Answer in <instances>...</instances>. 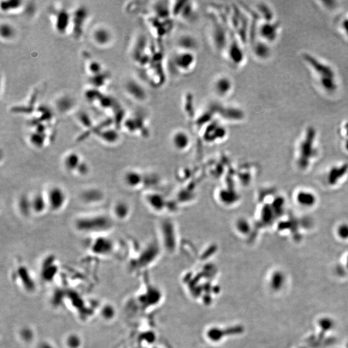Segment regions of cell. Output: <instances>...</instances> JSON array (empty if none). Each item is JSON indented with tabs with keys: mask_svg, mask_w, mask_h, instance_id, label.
<instances>
[{
	"mask_svg": "<svg viewBox=\"0 0 348 348\" xmlns=\"http://www.w3.org/2000/svg\"><path fill=\"white\" fill-rule=\"evenodd\" d=\"M115 224L111 214L98 213L78 216L74 221L73 226L78 233L95 237L109 234L113 231Z\"/></svg>",
	"mask_w": 348,
	"mask_h": 348,
	"instance_id": "cell-1",
	"label": "cell"
},
{
	"mask_svg": "<svg viewBox=\"0 0 348 348\" xmlns=\"http://www.w3.org/2000/svg\"><path fill=\"white\" fill-rule=\"evenodd\" d=\"M62 166L66 173L76 177H85L91 171L88 162L84 159L83 156L76 151L69 152L63 156Z\"/></svg>",
	"mask_w": 348,
	"mask_h": 348,
	"instance_id": "cell-2",
	"label": "cell"
},
{
	"mask_svg": "<svg viewBox=\"0 0 348 348\" xmlns=\"http://www.w3.org/2000/svg\"><path fill=\"white\" fill-rule=\"evenodd\" d=\"M45 191L49 212L57 213H61L67 207L69 196L65 188L61 185H53Z\"/></svg>",
	"mask_w": 348,
	"mask_h": 348,
	"instance_id": "cell-3",
	"label": "cell"
},
{
	"mask_svg": "<svg viewBox=\"0 0 348 348\" xmlns=\"http://www.w3.org/2000/svg\"><path fill=\"white\" fill-rule=\"evenodd\" d=\"M89 251L98 257H109L116 250V243L109 234L95 236L91 238L89 245Z\"/></svg>",
	"mask_w": 348,
	"mask_h": 348,
	"instance_id": "cell-4",
	"label": "cell"
},
{
	"mask_svg": "<svg viewBox=\"0 0 348 348\" xmlns=\"http://www.w3.org/2000/svg\"><path fill=\"white\" fill-rule=\"evenodd\" d=\"M13 278L16 283L27 293H34L37 289V285L33 274L29 268L23 264L17 266L13 271Z\"/></svg>",
	"mask_w": 348,
	"mask_h": 348,
	"instance_id": "cell-5",
	"label": "cell"
},
{
	"mask_svg": "<svg viewBox=\"0 0 348 348\" xmlns=\"http://www.w3.org/2000/svg\"><path fill=\"white\" fill-rule=\"evenodd\" d=\"M59 270V265L57 258L53 254L47 255L40 265V277L43 281H52L57 275Z\"/></svg>",
	"mask_w": 348,
	"mask_h": 348,
	"instance_id": "cell-6",
	"label": "cell"
},
{
	"mask_svg": "<svg viewBox=\"0 0 348 348\" xmlns=\"http://www.w3.org/2000/svg\"><path fill=\"white\" fill-rule=\"evenodd\" d=\"M54 25L58 33L64 35L68 33L72 28V14L67 10L62 9L56 10L53 15Z\"/></svg>",
	"mask_w": 348,
	"mask_h": 348,
	"instance_id": "cell-7",
	"label": "cell"
},
{
	"mask_svg": "<svg viewBox=\"0 0 348 348\" xmlns=\"http://www.w3.org/2000/svg\"><path fill=\"white\" fill-rule=\"evenodd\" d=\"M105 199L104 192L97 187L87 188L79 194L80 201L89 207L99 205L103 203Z\"/></svg>",
	"mask_w": 348,
	"mask_h": 348,
	"instance_id": "cell-8",
	"label": "cell"
},
{
	"mask_svg": "<svg viewBox=\"0 0 348 348\" xmlns=\"http://www.w3.org/2000/svg\"><path fill=\"white\" fill-rule=\"evenodd\" d=\"M31 207L33 216L41 217L49 212L45 191H37L31 194Z\"/></svg>",
	"mask_w": 348,
	"mask_h": 348,
	"instance_id": "cell-9",
	"label": "cell"
},
{
	"mask_svg": "<svg viewBox=\"0 0 348 348\" xmlns=\"http://www.w3.org/2000/svg\"><path fill=\"white\" fill-rule=\"evenodd\" d=\"M131 207L127 201L119 200L113 204L111 209V215L115 221H127L131 215Z\"/></svg>",
	"mask_w": 348,
	"mask_h": 348,
	"instance_id": "cell-10",
	"label": "cell"
},
{
	"mask_svg": "<svg viewBox=\"0 0 348 348\" xmlns=\"http://www.w3.org/2000/svg\"><path fill=\"white\" fill-rule=\"evenodd\" d=\"M88 12L85 8H79L72 13V28L76 37H79L83 32L84 27L88 19Z\"/></svg>",
	"mask_w": 348,
	"mask_h": 348,
	"instance_id": "cell-11",
	"label": "cell"
},
{
	"mask_svg": "<svg viewBox=\"0 0 348 348\" xmlns=\"http://www.w3.org/2000/svg\"><path fill=\"white\" fill-rule=\"evenodd\" d=\"M96 137L102 143L108 145H115L119 143L120 135L117 129L104 128L95 130Z\"/></svg>",
	"mask_w": 348,
	"mask_h": 348,
	"instance_id": "cell-12",
	"label": "cell"
},
{
	"mask_svg": "<svg viewBox=\"0 0 348 348\" xmlns=\"http://www.w3.org/2000/svg\"><path fill=\"white\" fill-rule=\"evenodd\" d=\"M29 143L36 149H43L49 143V135L47 130L35 129L28 137Z\"/></svg>",
	"mask_w": 348,
	"mask_h": 348,
	"instance_id": "cell-13",
	"label": "cell"
},
{
	"mask_svg": "<svg viewBox=\"0 0 348 348\" xmlns=\"http://www.w3.org/2000/svg\"><path fill=\"white\" fill-rule=\"evenodd\" d=\"M124 185L128 189L136 190L141 187L143 183V174L135 169H130L123 174Z\"/></svg>",
	"mask_w": 348,
	"mask_h": 348,
	"instance_id": "cell-14",
	"label": "cell"
},
{
	"mask_svg": "<svg viewBox=\"0 0 348 348\" xmlns=\"http://www.w3.org/2000/svg\"><path fill=\"white\" fill-rule=\"evenodd\" d=\"M175 65L177 69L184 71H190L195 63V57L192 52L184 51L180 52L175 58Z\"/></svg>",
	"mask_w": 348,
	"mask_h": 348,
	"instance_id": "cell-15",
	"label": "cell"
},
{
	"mask_svg": "<svg viewBox=\"0 0 348 348\" xmlns=\"http://www.w3.org/2000/svg\"><path fill=\"white\" fill-rule=\"evenodd\" d=\"M93 39L99 47H107L113 39L111 32L107 27L99 26L93 33Z\"/></svg>",
	"mask_w": 348,
	"mask_h": 348,
	"instance_id": "cell-16",
	"label": "cell"
},
{
	"mask_svg": "<svg viewBox=\"0 0 348 348\" xmlns=\"http://www.w3.org/2000/svg\"><path fill=\"white\" fill-rule=\"evenodd\" d=\"M233 88L232 80L228 77H219L214 82V91L220 97H228L231 94Z\"/></svg>",
	"mask_w": 348,
	"mask_h": 348,
	"instance_id": "cell-17",
	"label": "cell"
},
{
	"mask_svg": "<svg viewBox=\"0 0 348 348\" xmlns=\"http://www.w3.org/2000/svg\"><path fill=\"white\" fill-rule=\"evenodd\" d=\"M17 209L23 217H30L33 216L31 207V194L23 193L17 200Z\"/></svg>",
	"mask_w": 348,
	"mask_h": 348,
	"instance_id": "cell-18",
	"label": "cell"
},
{
	"mask_svg": "<svg viewBox=\"0 0 348 348\" xmlns=\"http://www.w3.org/2000/svg\"><path fill=\"white\" fill-rule=\"evenodd\" d=\"M126 91L131 97L138 101L145 99L146 93L143 88L135 81H130L126 85Z\"/></svg>",
	"mask_w": 348,
	"mask_h": 348,
	"instance_id": "cell-19",
	"label": "cell"
},
{
	"mask_svg": "<svg viewBox=\"0 0 348 348\" xmlns=\"http://www.w3.org/2000/svg\"><path fill=\"white\" fill-rule=\"evenodd\" d=\"M190 138L187 133L184 131H177L173 137L174 147L177 149H185L189 145Z\"/></svg>",
	"mask_w": 348,
	"mask_h": 348,
	"instance_id": "cell-20",
	"label": "cell"
},
{
	"mask_svg": "<svg viewBox=\"0 0 348 348\" xmlns=\"http://www.w3.org/2000/svg\"><path fill=\"white\" fill-rule=\"evenodd\" d=\"M63 343L66 348H82L83 345L81 336L75 333L68 334L64 339Z\"/></svg>",
	"mask_w": 348,
	"mask_h": 348,
	"instance_id": "cell-21",
	"label": "cell"
},
{
	"mask_svg": "<svg viewBox=\"0 0 348 348\" xmlns=\"http://www.w3.org/2000/svg\"><path fill=\"white\" fill-rule=\"evenodd\" d=\"M297 201L300 205L310 207L315 203L316 198L313 193L309 192L301 191L297 193Z\"/></svg>",
	"mask_w": 348,
	"mask_h": 348,
	"instance_id": "cell-22",
	"label": "cell"
},
{
	"mask_svg": "<svg viewBox=\"0 0 348 348\" xmlns=\"http://www.w3.org/2000/svg\"><path fill=\"white\" fill-rule=\"evenodd\" d=\"M21 1H6L1 2V10L5 13H15L23 7Z\"/></svg>",
	"mask_w": 348,
	"mask_h": 348,
	"instance_id": "cell-23",
	"label": "cell"
},
{
	"mask_svg": "<svg viewBox=\"0 0 348 348\" xmlns=\"http://www.w3.org/2000/svg\"><path fill=\"white\" fill-rule=\"evenodd\" d=\"M1 39L5 41H11L16 36V30L13 26L7 22H2L0 27Z\"/></svg>",
	"mask_w": 348,
	"mask_h": 348,
	"instance_id": "cell-24",
	"label": "cell"
},
{
	"mask_svg": "<svg viewBox=\"0 0 348 348\" xmlns=\"http://www.w3.org/2000/svg\"><path fill=\"white\" fill-rule=\"evenodd\" d=\"M100 316L104 321H109L115 319L116 310L111 304H105L99 309Z\"/></svg>",
	"mask_w": 348,
	"mask_h": 348,
	"instance_id": "cell-25",
	"label": "cell"
},
{
	"mask_svg": "<svg viewBox=\"0 0 348 348\" xmlns=\"http://www.w3.org/2000/svg\"><path fill=\"white\" fill-rule=\"evenodd\" d=\"M73 100L71 97H62L57 100V107L61 113H66L71 111L74 106Z\"/></svg>",
	"mask_w": 348,
	"mask_h": 348,
	"instance_id": "cell-26",
	"label": "cell"
},
{
	"mask_svg": "<svg viewBox=\"0 0 348 348\" xmlns=\"http://www.w3.org/2000/svg\"><path fill=\"white\" fill-rule=\"evenodd\" d=\"M286 277L285 274L281 271H277L273 274L271 278V285L272 289L275 291H279L285 285Z\"/></svg>",
	"mask_w": 348,
	"mask_h": 348,
	"instance_id": "cell-27",
	"label": "cell"
},
{
	"mask_svg": "<svg viewBox=\"0 0 348 348\" xmlns=\"http://www.w3.org/2000/svg\"><path fill=\"white\" fill-rule=\"evenodd\" d=\"M87 72L90 74L91 77H95L100 74L103 73V68H102L101 64L98 63L97 61H89L87 63Z\"/></svg>",
	"mask_w": 348,
	"mask_h": 348,
	"instance_id": "cell-28",
	"label": "cell"
},
{
	"mask_svg": "<svg viewBox=\"0 0 348 348\" xmlns=\"http://www.w3.org/2000/svg\"><path fill=\"white\" fill-rule=\"evenodd\" d=\"M79 119L80 123L84 127L88 128V129H92L93 128V122L91 119V118L89 117V116L83 114V115L80 116Z\"/></svg>",
	"mask_w": 348,
	"mask_h": 348,
	"instance_id": "cell-29",
	"label": "cell"
},
{
	"mask_svg": "<svg viewBox=\"0 0 348 348\" xmlns=\"http://www.w3.org/2000/svg\"><path fill=\"white\" fill-rule=\"evenodd\" d=\"M337 234L341 239H348V225L343 224V225H340L337 229Z\"/></svg>",
	"mask_w": 348,
	"mask_h": 348,
	"instance_id": "cell-30",
	"label": "cell"
},
{
	"mask_svg": "<svg viewBox=\"0 0 348 348\" xmlns=\"http://www.w3.org/2000/svg\"><path fill=\"white\" fill-rule=\"evenodd\" d=\"M319 325H321L322 328H323L324 329H331L332 327H333V322H332L331 319H324L320 321Z\"/></svg>",
	"mask_w": 348,
	"mask_h": 348,
	"instance_id": "cell-31",
	"label": "cell"
},
{
	"mask_svg": "<svg viewBox=\"0 0 348 348\" xmlns=\"http://www.w3.org/2000/svg\"><path fill=\"white\" fill-rule=\"evenodd\" d=\"M37 348H57V347L51 342L43 341L38 345Z\"/></svg>",
	"mask_w": 348,
	"mask_h": 348,
	"instance_id": "cell-32",
	"label": "cell"
},
{
	"mask_svg": "<svg viewBox=\"0 0 348 348\" xmlns=\"http://www.w3.org/2000/svg\"><path fill=\"white\" fill-rule=\"evenodd\" d=\"M347 267L348 270V257H347Z\"/></svg>",
	"mask_w": 348,
	"mask_h": 348,
	"instance_id": "cell-33",
	"label": "cell"
}]
</instances>
